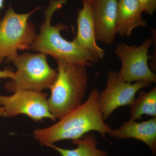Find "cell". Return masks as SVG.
Returning a JSON list of instances; mask_svg holds the SVG:
<instances>
[{"label": "cell", "instance_id": "obj_1", "mask_svg": "<svg viewBox=\"0 0 156 156\" xmlns=\"http://www.w3.org/2000/svg\"><path fill=\"white\" fill-rule=\"evenodd\" d=\"M100 92L95 89L87 100L52 126L34 131V137L42 145L81 138L87 133L96 131L105 138L112 128L105 122L98 103Z\"/></svg>", "mask_w": 156, "mask_h": 156}, {"label": "cell", "instance_id": "obj_14", "mask_svg": "<svg viewBox=\"0 0 156 156\" xmlns=\"http://www.w3.org/2000/svg\"><path fill=\"white\" fill-rule=\"evenodd\" d=\"M131 119H141L144 115L156 117V87L149 92L140 90L138 95L130 105Z\"/></svg>", "mask_w": 156, "mask_h": 156}, {"label": "cell", "instance_id": "obj_9", "mask_svg": "<svg viewBox=\"0 0 156 156\" xmlns=\"http://www.w3.org/2000/svg\"><path fill=\"white\" fill-rule=\"evenodd\" d=\"M118 0H95L91 4L98 41L106 45L113 43L117 34Z\"/></svg>", "mask_w": 156, "mask_h": 156}, {"label": "cell", "instance_id": "obj_5", "mask_svg": "<svg viewBox=\"0 0 156 156\" xmlns=\"http://www.w3.org/2000/svg\"><path fill=\"white\" fill-rule=\"evenodd\" d=\"M47 55L24 53L18 55L13 61L17 70L13 79L5 87L9 92L17 90L41 92L50 88L54 83L57 72L48 64Z\"/></svg>", "mask_w": 156, "mask_h": 156}, {"label": "cell", "instance_id": "obj_10", "mask_svg": "<svg viewBox=\"0 0 156 156\" xmlns=\"http://www.w3.org/2000/svg\"><path fill=\"white\" fill-rule=\"evenodd\" d=\"M130 119L118 129H112L108 134L118 139L133 138L145 143L152 153H156V117L142 122Z\"/></svg>", "mask_w": 156, "mask_h": 156}, {"label": "cell", "instance_id": "obj_11", "mask_svg": "<svg viewBox=\"0 0 156 156\" xmlns=\"http://www.w3.org/2000/svg\"><path fill=\"white\" fill-rule=\"evenodd\" d=\"M82 9L78 10L77 32L75 40L81 47L92 56L101 60L104 58L105 50L97 43L91 5L83 2Z\"/></svg>", "mask_w": 156, "mask_h": 156}, {"label": "cell", "instance_id": "obj_19", "mask_svg": "<svg viewBox=\"0 0 156 156\" xmlns=\"http://www.w3.org/2000/svg\"><path fill=\"white\" fill-rule=\"evenodd\" d=\"M4 1L5 0H0V10L4 8Z\"/></svg>", "mask_w": 156, "mask_h": 156}, {"label": "cell", "instance_id": "obj_12", "mask_svg": "<svg viewBox=\"0 0 156 156\" xmlns=\"http://www.w3.org/2000/svg\"><path fill=\"white\" fill-rule=\"evenodd\" d=\"M143 12L137 0H118L117 5V34L129 37L135 29L145 27Z\"/></svg>", "mask_w": 156, "mask_h": 156}, {"label": "cell", "instance_id": "obj_6", "mask_svg": "<svg viewBox=\"0 0 156 156\" xmlns=\"http://www.w3.org/2000/svg\"><path fill=\"white\" fill-rule=\"evenodd\" d=\"M153 42V39L149 37L138 46L125 43L118 45L115 53L122 62L118 73L123 80L131 83L139 81L156 83V75L148 65L149 50Z\"/></svg>", "mask_w": 156, "mask_h": 156}, {"label": "cell", "instance_id": "obj_16", "mask_svg": "<svg viewBox=\"0 0 156 156\" xmlns=\"http://www.w3.org/2000/svg\"><path fill=\"white\" fill-rule=\"evenodd\" d=\"M14 73L13 70L10 69H6L1 70H0V79L9 78L13 79L14 77Z\"/></svg>", "mask_w": 156, "mask_h": 156}, {"label": "cell", "instance_id": "obj_2", "mask_svg": "<svg viewBox=\"0 0 156 156\" xmlns=\"http://www.w3.org/2000/svg\"><path fill=\"white\" fill-rule=\"evenodd\" d=\"M68 0H50L44 11L45 19L40 27L31 46V49L40 53L50 55L56 60L60 59L71 62L92 66L98 60L86 49L81 47L74 38L71 41L66 40L60 32L66 27L62 23L51 25V20L57 10L67 2Z\"/></svg>", "mask_w": 156, "mask_h": 156}, {"label": "cell", "instance_id": "obj_13", "mask_svg": "<svg viewBox=\"0 0 156 156\" xmlns=\"http://www.w3.org/2000/svg\"><path fill=\"white\" fill-rule=\"evenodd\" d=\"M72 143L77 145L73 149L62 148L51 144L48 147L53 148L62 156H108L106 151L98 148L96 136L92 132H89L81 138L72 140Z\"/></svg>", "mask_w": 156, "mask_h": 156}, {"label": "cell", "instance_id": "obj_17", "mask_svg": "<svg viewBox=\"0 0 156 156\" xmlns=\"http://www.w3.org/2000/svg\"><path fill=\"white\" fill-rule=\"evenodd\" d=\"M81 1L83 2H87L90 4V5H91L95 0H81Z\"/></svg>", "mask_w": 156, "mask_h": 156}, {"label": "cell", "instance_id": "obj_4", "mask_svg": "<svg viewBox=\"0 0 156 156\" xmlns=\"http://www.w3.org/2000/svg\"><path fill=\"white\" fill-rule=\"evenodd\" d=\"M37 7L28 13H17L10 6L0 20V65L4 60L13 62L19 50H30L37 34L30 17Z\"/></svg>", "mask_w": 156, "mask_h": 156}, {"label": "cell", "instance_id": "obj_15", "mask_svg": "<svg viewBox=\"0 0 156 156\" xmlns=\"http://www.w3.org/2000/svg\"><path fill=\"white\" fill-rule=\"evenodd\" d=\"M143 12L152 16L156 11V0H137Z\"/></svg>", "mask_w": 156, "mask_h": 156}, {"label": "cell", "instance_id": "obj_8", "mask_svg": "<svg viewBox=\"0 0 156 156\" xmlns=\"http://www.w3.org/2000/svg\"><path fill=\"white\" fill-rule=\"evenodd\" d=\"M151 83L139 81L132 83L123 80L119 73L110 71L108 74L106 87L100 93L98 103L104 120L110 116L117 108L128 105L133 102L135 95L143 88L150 86Z\"/></svg>", "mask_w": 156, "mask_h": 156}, {"label": "cell", "instance_id": "obj_7", "mask_svg": "<svg viewBox=\"0 0 156 156\" xmlns=\"http://www.w3.org/2000/svg\"><path fill=\"white\" fill-rule=\"evenodd\" d=\"M12 95H0V105L4 117L24 115L36 122L48 119L56 121L51 113L46 93L42 92L17 90Z\"/></svg>", "mask_w": 156, "mask_h": 156}, {"label": "cell", "instance_id": "obj_18", "mask_svg": "<svg viewBox=\"0 0 156 156\" xmlns=\"http://www.w3.org/2000/svg\"><path fill=\"white\" fill-rule=\"evenodd\" d=\"M4 114V109H3L2 107L0 105V117L2 116H3Z\"/></svg>", "mask_w": 156, "mask_h": 156}, {"label": "cell", "instance_id": "obj_3", "mask_svg": "<svg viewBox=\"0 0 156 156\" xmlns=\"http://www.w3.org/2000/svg\"><path fill=\"white\" fill-rule=\"evenodd\" d=\"M56 80L50 87L48 105L55 119H60L83 103L89 76L86 66L57 59Z\"/></svg>", "mask_w": 156, "mask_h": 156}]
</instances>
